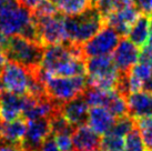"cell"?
I'll return each instance as SVG.
<instances>
[{
  "mask_svg": "<svg viewBox=\"0 0 152 151\" xmlns=\"http://www.w3.org/2000/svg\"><path fill=\"white\" fill-rule=\"evenodd\" d=\"M50 134L51 128L49 119H37L28 121L27 131L20 143L22 151H38Z\"/></svg>",
  "mask_w": 152,
  "mask_h": 151,
  "instance_id": "10",
  "label": "cell"
},
{
  "mask_svg": "<svg viewBox=\"0 0 152 151\" xmlns=\"http://www.w3.org/2000/svg\"><path fill=\"white\" fill-rule=\"evenodd\" d=\"M121 36L109 26H104L94 37L82 45L85 58L108 56L118 47Z\"/></svg>",
  "mask_w": 152,
  "mask_h": 151,
  "instance_id": "9",
  "label": "cell"
},
{
  "mask_svg": "<svg viewBox=\"0 0 152 151\" xmlns=\"http://www.w3.org/2000/svg\"><path fill=\"white\" fill-rule=\"evenodd\" d=\"M143 50H151L152 51V29H151V32H150V36H149V39L147 43L144 45V47L142 48Z\"/></svg>",
  "mask_w": 152,
  "mask_h": 151,
  "instance_id": "36",
  "label": "cell"
},
{
  "mask_svg": "<svg viewBox=\"0 0 152 151\" xmlns=\"http://www.w3.org/2000/svg\"><path fill=\"white\" fill-rule=\"evenodd\" d=\"M50 121V128H51V133L52 134H60V133H70L72 134L73 131L76 130V128L71 126L66 118L62 116V113L59 111L52 116L49 119Z\"/></svg>",
  "mask_w": 152,
  "mask_h": 151,
  "instance_id": "23",
  "label": "cell"
},
{
  "mask_svg": "<svg viewBox=\"0 0 152 151\" xmlns=\"http://www.w3.org/2000/svg\"><path fill=\"white\" fill-rule=\"evenodd\" d=\"M135 4L142 13L152 16V0H135Z\"/></svg>",
  "mask_w": 152,
  "mask_h": 151,
  "instance_id": "32",
  "label": "cell"
},
{
  "mask_svg": "<svg viewBox=\"0 0 152 151\" xmlns=\"http://www.w3.org/2000/svg\"><path fill=\"white\" fill-rule=\"evenodd\" d=\"M86 59L82 47L71 42L46 46L40 69L50 76H56L62 67L75 59Z\"/></svg>",
  "mask_w": 152,
  "mask_h": 151,
  "instance_id": "6",
  "label": "cell"
},
{
  "mask_svg": "<svg viewBox=\"0 0 152 151\" xmlns=\"http://www.w3.org/2000/svg\"><path fill=\"white\" fill-rule=\"evenodd\" d=\"M151 29V16L141 13L130 28V31L128 34V39L138 48L139 47L143 48L148 41Z\"/></svg>",
  "mask_w": 152,
  "mask_h": 151,
  "instance_id": "19",
  "label": "cell"
},
{
  "mask_svg": "<svg viewBox=\"0 0 152 151\" xmlns=\"http://www.w3.org/2000/svg\"><path fill=\"white\" fill-rule=\"evenodd\" d=\"M148 151H152V150H148Z\"/></svg>",
  "mask_w": 152,
  "mask_h": 151,
  "instance_id": "39",
  "label": "cell"
},
{
  "mask_svg": "<svg viewBox=\"0 0 152 151\" xmlns=\"http://www.w3.org/2000/svg\"><path fill=\"white\" fill-rule=\"evenodd\" d=\"M130 73L144 84L152 78V68L148 65L139 62L132 67V69L130 70Z\"/></svg>",
  "mask_w": 152,
  "mask_h": 151,
  "instance_id": "29",
  "label": "cell"
},
{
  "mask_svg": "<svg viewBox=\"0 0 152 151\" xmlns=\"http://www.w3.org/2000/svg\"><path fill=\"white\" fill-rule=\"evenodd\" d=\"M59 13L58 8L50 0H43L37 8L32 11V16L34 17H49Z\"/></svg>",
  "mask_w": 152,
  "mask_h": 151,
  "instance_id": "28",
  "label": "cell"
},
{
  "mask_svg": "<svg viewBox=\"0 0 152 151\" xmlns=\"http://www.w3.org/2000/svg\"><path fill=\"white\" fill-rule=\"evenodd\" d=\"M88 86L102 90H117L121 72L111 55L91 57L86 60Z\"/></svg>",
  "mask_w": 152,
  "mask_h": 151,
  "instance_id": "5",
  "label": "cell"
},
{
  "mask_svg": "<svg viewBox=\"0 0 152 151\" xmlns=\"http://www.w3.org/2000/svg\"><path fill=\"white\" fill-rule=\"evenodd\" d=\"M55 136V134H53ZM55 140L59 151H73V141L72 134L70 133H60L56 134Z\"/></svg>",
  "mask_w": 152,
  "mask_h": 151,
  "instance_id": "30",
  "label": "cell"
},
{
  "mask_svg": "<svg viewBox=\"0 0 152 151\" xmlns=\"http://www.w3.org/2000/svg\"><path fill=\"white\" fill-rule=\"evenodd\" d=\"M31 70L12 61L4 63L0 75V88L1 91L25 96L28 95Z\"/></svg>",
  "mask_w": 152,
  "mask_h": 151,
  "instance_id": "7",
  "label": "cell"
},
{
  "mask_svg": "<svg viewBox=\"0 0 152 151\" xmlns=\"http://www.w3.org/2000/svg\"><path fill=\"white\" fill-rule=\"evenodd\" d=\"M27 95L20 96L8 91L0 92V120L12 121L22 116L26 107Z\"/></svg>",
  "mask_w": 152,
  "mask_h": 151,
  "instance_id": "13",
  "label": "cell"
},
{
  "mask_svg": "<svg viewBox=\"0 0 152 151\" xmlns=\"http://www.w3.org/2000/svg\"><path fill=\"white\" fill-rule=\"evenodd\" d=\"M0 34L6 37L21 36L40 43L32 12L21 4L0 12Z\"/></svg>",
  "mask_w": 152,
  "mask_h": 151,
  "instance_id": "4",
  "label": "cell"
},
{
  "mask_svg": "<svg viewBox=\"0 0 152 151\" xmlns=\"http://www.w3.org/2000/svg\"><path fill=\"white\" fill-rule=\"evenodd\" d=\"M18 4H20L19 0H0V12L11 7H16Z\"/></svg>",
  "mask_w": 152,
  "mask_h": 151,
  "instance_id": "35",
  "label": "cell"
},
{
  "mask_svg": "<svg viewBox=\"0 0 152 151\" xmlns=\"http://www.w3.org/2000/svg\"><path fill=\"white\" fill-rule=\"evenodd\" d=\"M0 51L8 61L21 65L29 70L40 68L45 46L21 36L6 37L0 34Z\"/></svg>",
  "mask_w": 152,
  "mask_h": 151,
  "instance_id": "1",
  "label": "cell"
},
{
  "mask_svg": "<svg viewBox=\"0 0 152 151\" xmlns=\"http://www.w3.org/2000/svg\"><path fill=\"white\" fill-rule=\"evenodd\" d=\"M135 127H137L135 120L128 114V116H124V117H122V118L117 119L114 126L112 127V129H111L109 132H112V133L118 134L120 137H123V138H124V136H127L129 132H131Z\"/></svg>",
  "mask_w": 152,
  "mask_h": 151,
  "instance_id": "26",
  "label": "cell"
},
{
  "mask_svg": "<svg viewBox=\"0 0 152 151\" xmlns=\"http://www.w3.org/2000/svg\"><path fill=\"white\" fill-rule=\"evenodd\" d=\"M111 92L112 90H102V89L88 86V88L85 90L82 96L89 107H103L104 108L109 101Z\"/></svg>",
  "mask_w": 152,
  "mask_h": 151,
  "instance_id": "21",
  "label": "cell"
},
{
  "mask_svg": "<svg viewBox=\"0 0 152 151\" xmlns=\"http://www.w3.org/2000/svg\"><path fill=\"white\" fill-rule=\"evenodd\" d=\"M19 1H20L21 6H23L25 8H27L28 10H30L32 12L34 9L42 2L43 0H19Z\"/></svg>",
  "mask_w": 152,
  "mask_h": 151,
  "instance_id": "34",
  "label": "cell"
},
{
  "mask_svg": "<svg viewBox=\"0 0 152 151\" xmlns=\"http://www.w3.org/2000/svg\"><path fill=\"white\" fill-rule=\"evenodd\" d=\"M56 6L64 16H77L90 8L91 2L90 0H58Z\"/></svg>",
  "mask_w": 152,
  "mask_h": 151,
  "instance_id": "20",
  "label": "cell"
},
{
  "mask_svg": "<svg viewBox=\"0 0 152 151\" xmlns=\"http://www.w3.org/2000/svg\"><path fill=\"white\" fill-rule=\"evenodd\" d=\"M60 112L62 113V116L67 119L71 126L78 128V127L86 125V122L88 121L89 106L86 102L83 96L81 95L61 105Z\"/></svg>",
  "mask_w": 152,
  "mask_h": 151,
  "instance_id": "14",
  "label": "cell"
},
{
  "mask_svg": "<svg viewBox=\"0 0 152 151\" xmlns=\"http://www.w3.org/2000/svg\"><path fill=\"white\" fill-rule=\"evenodd\" d=\"M32 17L38 29L39 41L42 46H52L68 42L64 15L59 12L49 17Z\"/></svg>",
  "mask_w": 152,
  "mask_h": 151,
  "instance_id": "8",
  "label": "cell"
},
{
  "mask_svg": "<svg viewBox=\"0 0 152 151\" xmlns=\"http://www.w3.org/2000/svg\"><path fill=\"white\" fill-rule=\"evenodd\" d=\"M38 151H59L57 143L55 140V136L51 133L48 138L45 140V142L41 144V147Z\"/></svg>",
  "mask_w": 152,
  "mask_h": 151,
  "instance_id": "31",
  "label": "cell"
},
{
  "mask_svg": "<svg viewBox=\"0 0 152 151\" xmlns=\"http://www.w3.org/2000/svg\"><path fill=\"white\" fill-rule=\"evenodd\" d=\"M39 77L45 84L48 98L58 106H61L77 97L83 95L88 88L87 76L78 77H55L43 72L39 68Z\"/></svg>",
  "mask_w": 152,
  "mask_h": 151,
  "instance_id": "2",
  "label": "cell"
},
{
  "mask_svg": "<svg viewBox=\"0 0 152 151\" xmlns=\"http://www.w3.org/2000/svg\"><path fill=\"white\" fill-rule=\"evenodd\" d=\"M115 120L117 118L103 107H91L89 109L88 126L99 136L108 133L114 126Z\"/></svg>",
  "mask_w": 152,
  "mask_h": 151,
  "instance_id": "17",
  "label": "cell"
},
{
  "mask_svg": "<svg viewBox=\"0 0 152 151\" xmlns=\"http://www.w3.org/2000/svg\"><path fill=\"white\" fill-rule=\"evenodd\" d=\"M0 151H22L21 146L0 139Z\"/></svg>",
  "mask_w": 152,
  "mask_h": 151,
  "instance_id": "33",
  "label": "cell"
},
{
  "mask_svg": "<svg viewBox=\"0 0 152 151\" xmlns=\"http://www.w3.org/2000/svg\"><path fill=\"white\" fill-rule=\"evenodd\" d=\"M141 13L142 12L139 10V8L137 6H133V7L121 9L110 13L104 19V22H106V26L111 27L121 37H124V36H128L130 28Z\"/></svg>",
  "mask_w": 152,
  "mask_h": 151,
  "instance_id": "12",
  "label": "cell"
},
{
  "mask_svg": "<svg viewBox=\"0 0 152 151\" xmlns=\"http://www.w3.org/2000/svg\"><path fill=\"white\" fill-rule=\"evenodd\" d=\"M151 28H152V16H151Z\"/></svg>",
  "mask_w": 152,
  "mask_h": 151,
  "instance_id": "38",
  "label": "cell"
},
{
  "mask_svg": "<svg viewBox=\"0 0 152 151\" xmlns=\"http://www.w3.org/2000/svg\"><path fill=\"white\" fill-rule=\"evenodd\" d=\"M137 128L139 129L141 137L143 139L145 147L149 150H152V117L142 118L135 120Z\"/></svg>",
  "mask_w": 152,
  "mask_h": 151,
  "instance_id": "27",
  "label": "cell"
},
{
  "mask_svg": "<svg viewBox=\"0 0 152 151\" xmlns=\"http://www.w3.org/2000/svg\"><path fill=\"white\" fill-rule=\"evenodd\" d=\"M73 151H100V136L87 125L76 128L72 133Z\"/></svg>",
  "mask_w": 152,
  "mask_h": 151,
  "instance_id": "16",
  "label": "cell"
},
{
  "mask_svg": "<svg viewBox=\"0 0 152 151\" xmlns=\"http://www.w3.org/2000/svg\"><path fill=\"white\" fill-rule=\"evenodd\" d=\"M27 125L28 121L23 118L12 121H0V139L20 144L27 131Z\"/></svg>",
  "mask_w": 152,
  "mask_h": 151,
  "instance_id": "18",
  "label": "cell"
},
{
  "mask_svg": "<svg viewBox=\"0 0 152 151\" xmlns=\"http://www.w3.org/2000/svg\"><path fill=\"white\" fill-rule=\"evenodd\" d=\"M128 114L134 120L152 117V93L148 91H138L127 97Z\"/></svg>",
  "mask_w": 152,
  "mask_h": 151,
  "instance_id": "15",
  "label": "cell"
},
{
  "mask_svg": "<svg viewBox=\"0 0 152 151\" xmlns=\"http://www.w3.org/2000/svg\"><path fill=\"white\" fill-rule=\"evenodd\" d=\"M104 26V18L92 7L77 16H64L68 42L79 46L94 37Z\"/></svg>",
  "mask_w": 152,
  "mask_h": 151,
  "instance_id": "3",
  "label": "cell"
},
{
  "mask_svg": "<svg viewBox=\"0 0 152 151\" xmlns=\"http://www.w3.org/2000/svg\"><path fill=\"white\" fill-rule=\"evenodd\" d=\"M104 108L112 113L117 119L128 116L127 98L122 96L120 92H118L117 90H112L109 101H108V103L106 105Z\"/></svg>",
  "mask_w": 152,
  "mask_h": 151,
  "instance_id": "22",
  "label": "cell"
},
{
  "mask_svg": "<svg viewBox=\"0 0 152 151\" xmlns=\"http://www.w3.org/2000/svg\"><path fill=\"white\" fill-rule=\"evenodd\" d=\"M139 48L133 45L129 39L121 38L118 47L114 49L112 58L115 63V67L123 75L130 72L132 67L137 65L140 57Z\"/></svg>",
  "mask_w": 152,
  "mask_h": 151,
  "instance_id": "11",
  "label": "cell"
},
{
  "mask_svg": "<svg viewBox=\"0 0 152 151\" xmlns=\"http://www.w3.org/2000/svg\"><path fill=\"white\" fill-rule=\"evenodd\" d=\"M145 144L139 129L135 127L133 130L129 132L124 139V150L123 151H144Z\"/></svg>",
  "mask_w": 152,
  "mask_h": 151,
  "instance_id": "25",
  "label": "cell"
},
{
  "mask_svg": "<svg viewBox=\"0 0 152 151\" xmlns=\"http://www.w3.org/2000/svg\"><path fill=\"white\" fill-rule=\"evenodd\" d=\"M4 63H6V57H4V54L0 51V75H1V71H2V68H4Z\"/></svg>",
  "mask_w": 152,
  "mask_h": 151,
  "instance_id": "37",
  "label": "cell"
},
{
  "mask_svg": "<svg viewBox=\"0 0 152 151\" xmlns=\"http://www.w3.org/2000/svg\"><path fill=\"white\" fill-rule=\"evenodd\" d=\"M124 138L112 132L103 134L100 143V151H123Z\"/></svg>",
  "mask_w": 152,
  "mask_h": 151,
  "instance_id": "24",
  "label": "cell"
}]
</instances>
